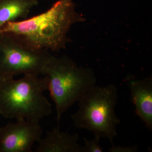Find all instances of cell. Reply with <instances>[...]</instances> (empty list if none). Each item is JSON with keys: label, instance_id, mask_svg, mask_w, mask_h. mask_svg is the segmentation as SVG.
Masks as SVG:
<instances>
[{"label": "cell", "instance_id": "obj_4", "mask_svg": "<svg viewBox=\"0 0 152 152\" xmlns=\"http://www.w3.org/2000/svg\"><path fill=\"white\" fill-rule=\"evenodd\" d=\"M118 97L115 85H96L78 102L77 110L71 115L74 125L91 132L94 136L108 139L113 145L117 127L121 123L115 113Z\"/></svg>", "mask_w": 152, "mask_h": 152}, {"label": "cell", "instance_id": "obj_11", "mask_svg": "<svg viewBox=\"0 0 152 152\" xmlns=\"http://www.w3.org/2000/svg\"><path fill=\"white\" fill-rule=\"evenodd\" d=\"M139 149L138 146L135 145L131 146H122L112 145L109 148L110 152H137Z\"/></svg>", "mask_w": 152, "mask_h": 152}, {"label": "cell", "instance_id": "obj_5", "mask_svg": "<svg viewBox=\"0 0 152 152\" xmlns=\"http://www.w3.org/2000/svg\"><path fill=\"white\" fill-rule=\"evenodd\" d=\"M46 50L33 48L9 33H0V76L2 78L17 75H43L52 56Z\"/></svg>", "mask_w": 152, "mask_h": 152}, {"label": "cell", "instance_id": "obj_3", "mask_svg": "<svg viewBox=\"0 0 152 152\" xmlns=\"http://www.w3.org/2000/svg\"><path fill=\"white\" fill-rule=\"evenodd\" d=\"M48 89L45 77L24 75L3 78L0 83V113L7 119L39 120L52 113V105L43 93Z\"/></svg>", "mask_w": 152, "mask_h": 152}, {"label": "cell", "instance_id": "obj_8", "mask_svg": "<svg viewBox=\"0 0 152 152\" xmlns=\"http://www.w3.org/2000/svg\"><path fill=\"white\" fill-rule=\"evenodd\" d=\"M78 134H71L55 127L38 142L36 152H82L83 146L79 144Z\"/></svg>", "mask_w": 152, "mask_h": 152}, {"label": "cell", "instance_id": "obj_1", "mask_svg": "<svg viewBox=\"0 0 152 152\" xmlns=\"http://www.w3.org/2000/svg\"><path fill=\"white\" fill-rule=\"evenodd\" d=\"M86 20L76 10L73 0H58L40 15L5 24L0 33L11 34L36 50L56 53L69 42L68 33L72 26Z\"/></svg>", "mask_w": 152, "mask_h": 152}, {"label": "cell", "instance_id": "obj_6", "mask_svg": "<svg viewBox=\"0 0 152 152\" xmlns=\"http://www.w3.org/2000/svg\"><path fill=\"white\" fill-rule=\"evenodd\" d=\"M43 131L37 120H19L0 127V152H32Z\"/></svg>", "mask_w": 152, "mask_h": 152}, {"label": "cell", "instance_id": "obj_10", "mask_svg": "<svg viewBox=\"0 0 152 152\" xmlns=\"http://www.w3.org/2000/svg\"><path fill=\"white\" fill-rule=\"evenodd\" d=\"M92 140H88L85 138V145L83 147L82 152H102L103 149L100 145V138L98 136H94Z\"/></svg>", "mask_w": 152, "mask_h": 152}, {"label": "cell", "instance_id": "obj_12", "mask_svg": "<svg viewBox=\"0 0 152 152\" xmlns=\"http://www.w3.org/2000/svg\"><path fill=\"white\" fill-rule=\"evenodd\" d=\"M3 78L1 77L0 76V83L1 82V81L2 80Z\"/></svg>", "mask_w": 152, "mask_h": 152}, {"label": "cell", "instance_id": "obj_14", "mask_svg": "<svg viewBox=\"0 0 152 152\" xmlns=\"http://www.w3.org/2000/svg\"><path fill=\"white\" fill-rule=\"evenodd\" d=\"M0 1H1V0H0Z\"/></svg>", "mask_w": 152, "mask_h": 152}, {"label": "cell", "instance_id": "obj_7", "mask_svg": "<svg viewBox=\"0 0 152 152\" xmlns=\"http://www.w3.org/2000/svg\"><path fill=\"white\" fill-rule=\"evenodd\" d=\"M130 101L135 106L138 116L149 130H152V78L132 80L128 83Z\"/></svg>", "mask_w": 152, "mask_h": 152}, {"label": "cell", "instance_id": "obj_9", "mask_svg": "<svg viewBox=\"0 0 152 152\" xmlns=\"http://www.w3.org/2000/svg\"><path fill=\"white\" fill-rule=\"evenodd\" d=\"M38 4L37 0H1L0 28L9 22L26 18L31 9Z\"/></svg>", "mask_w": 152, "mask_h": 152}, {"label": "cell", "instance_id": "obj_13", "mask_svg": "<svg viewBox=\"0 0 152 152\" xmlns=\"http://www.w3.org/2000/svg\"><path fill=\"white\" fill-rule=\"evenodd\" d=\"M0 115H1V113H0Z\"/></svg>", "mask_w": 152, "mask_h": 152}, {"label": "cell", "instance_id": "obj_2", "mask_svg": "<svg viewBox=\"0 0 152 152\" xmlns=\"http://www.w3.org/2000/svg\"><path fill=\"white\" fill-rule=\"evenodd\" d=\"M48 89L54 102L58 122L69 108L96 85L92 69L79 66L66 55H52L44 70Z\"/></svg>", "mask_w": 152, "mask_h": 152}]
</instances>
